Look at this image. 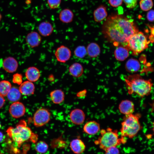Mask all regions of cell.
I'll return each mask as SVG.
<instances>
[{"mask_svg":"<svg viewBox=\"0 0 154 154\" xmlns=\"http://www.w3.org/2000/svg\"><path fill=\"white\" fill-rule=\"evenodd\" d=\"M25 76L28 81L32 82H35L40 78V73L37 68L34 66L30 67L26 70Z\"/></svg>","mask_w":154,"mask_h":154,"instance_id":"obj_18","label":"cell"},{"mask_svg":"<svg viewBox=\"0 0 154 154\" xmlns=\"http://www.w3.org/2000/svg\"><path fill=\"white\" fill-rule=\"evenodd\" d=\"M105 154H119V149L116 147H112L107 149L105 151Z\"/></svg>","mask_w":154,"mask_h":154,"instance_id":"obj_34","label":"cell"},{"mask_svg":"<svg viewBox=\"0 0 154 154\" xmlns=\"http://www.w3.org/2000/svg\"><path fill=\"white\" fill-rule=\"evenodd\" d=\"M146 17L149 21H154V10L151 9L148 11L146 15Z\"/></svg>","mask_w":154,"mask_h":154,"instance_id":"obj_36","label":"cell"},{"mask_svg":"<svg viewBox=\"0 0 154 154\" xmlns=\"http://www.w3.org/2000/svg\"><path fill=\"white\" fill-rule=\"evenodd\" d=\"M123 0H108V3L112 7H117L122 4Z\"/></svg>","mask_w":154,"mask_h":154,"instance_id":"obj_35","label":"cell"},{"mask_svg":"<svg viewBox=\"0 0 154 154\" xmlns=\"http://www.w3.org/2000/svg\"><path fill=\"white\" fill-rule=\"evenodd\" d=\"M100 129V125L95 121H91L86 122L84 125V131L88 134L93 135L97 133Z\"/></svg>","mask_w":154,"mask_h":154,"instance_id":"obj_14","label":"cell"},{"mask_svg":"<svg viewBox=\"0 0 154 154\" xmlns=\"http://www.w3.org/2000/svg\"><path fill=\"white\" fill-rule=\"evenodd\" d=\"M1 123L0 122V128H1Z\"/></svg>","mask_w":154,"mask_h":154,"instance_id":"obj_41","label":"cell"},{"mask_svg":"<svg viewBox=\"0 0 154 154\" xmlns=\"http://www.w3.org/2000/svg\"><path fill=\"white\" fill-rule=\"evenodd\" d=\"M3 139V135L2 132L0 131V142H1Z\"/></svg>","mask_w":154,"mask_h":154,"instance_id":"obj_38","label":"cell"},{"mask_svg":"<svg viewBox=\"0 0 154 154\" xmlns=\"http://www.w3.org/2000/svg\"><path fill=\"white\" fill-rule=\"evenodd\" d=\"M138 0H123L126 7L129 9H132L136 7Z\"/></svg>","mask_w":154,"mask_h":154,"instance_id":"obj_32","label":"cell"},{"mask_svg":"<svg viewBox=\"0 0 154 154\" xmlns=\"http://www.w3.org/2000/svg\"><path fill=\"white\" fill-rule=\"evenodd\" d=\"M50 96L52 102L55 104L61 103L64 100V94L61 89H56L51 92Z\"/></svg>","mask_w":154,"mask_h":154,"instance_id":"obj_21","label":"cell"},{"mask_svg":"<svg viewBox=\"0 0 154 154\" xmlns=\"http://www.w3.org/2000/svg\"><path fill=\"white\" fill-rule=\"evenodd\" d=\"M49 112L45 108L38 110L35 113L33 117V123L36 127L42 126L47 123L50 119Z\"/></svg>","mask_w":154,"mask_h":154,"instance_id":"obj_7","label":"cell"},{"mask_svg":"<svg viewBox=\"0 0 154 154\" xmlns=\"http://www.w3.org/2000/svg\"><path fill=\"white\" fill-rule=\"evenodd\" d=\"M1 17H2L1 15V14L0 13V21L1 20Z\"/></svg>","mask_w":154,"mask_h":154,"instance_id":"obj_40","label":"cell"},{"mask_svg":"<svg viewBox=\"0 0 154 154\" xmlns=\"http://www.w3.org/2000/svg\"><path fill=\"white\" fill-rule=\"evenodd\" d=\"M11 87V84L9 81L5 80L0 81V95L3 97L7 96Z\"/></svg>","mask_w":154,"mask_h":154,"instance_id":"obj_27","label":"cell"},{"mask_svg":"<svg viewBox=\"0 0 154 154\" xmlns=\"http://www.w3.org/2000/svg\"><path fill=\"white\" fill-rule=\"evenodd\" d=\"M128 93L137 94L141 97L149 95L153 84L151 79L146 80L138 74L130 75L125 79Z\"/></svg>","mask_w":154,"mask_h":154,"instance_id":"obj_2","label":"cell"},{"mask_svg":"<svg viewBox=\"0 0 154 154\" xmlns=\"http://www.w3.org/2000/svg\"><path fill=\"white\" fill-rule=\"evenodd\" d=\"M48 147V145L45 141H40L35 144V149L37 153H44L47 151Z\"/></svg>","mask_w":154,"mask_h":154,"instance_id":"obj_28","label":"cell"},{"mask_svg":"<svg viewBox=\"0 0 154 154\" xmlns=\"http://www.w3.org/2000/svg\"><path fill=\"white\" fill-rule=\"evenodd\" d=\"M25 108L22 103L16 102L12 104L9 108V112L14 118H18L23 116L25 114Z\"/></svg>","mask_w":154,"mask_h":154,"instance_id":"obj_9","label":"cell"},{"mask_svg":"<svg viewBox=\"0 0 154 154\" xmlns=\"http://www.w3.org/2000/svg\"><path fill=\"white\" fill-rule=\"evenodd\" d=\"M93 14L95 21L102 22L108 17L106 7L104 5H100L94 11Z\"/></svg>","mask_w":154,"mask_h":154,"instance_id":"obj_12","label":"cell"},{"mask_svg":"<svg viewBox=\"0 0 154 154\" xmlns=\"http://www.w3.org/2000/svg\"><path fill=\"white\" fill-rule=\"evenodd\" d=\"M3 66L5 71L9 73H13L17 70L18 67V63L14 58L9 57L3 60Z\"/></svg>","mask_w":154,"mask_h":154,"instance_id":"obj_13","label":"cell"},{"mask_svg":"<svg viewBox=\"0 0 154 154\" xmlns=\"http://www.w3.org/2000/svg\"><path fill=\"white\" fill-rule=\"evenodd\" d=\"M86 49L88 55L92 58L97 57L100 52L99 46L95 42H92L89 44Z\"/></svg>","mask_w":154,"mask_h":154,"instance_id":"obj_25","label":"cell"},{"mask_svg":"<svg viewBox=\"0 0 154 154\" xmlns=\"http://www.w3.org/2000/svg\"><path fill=\"white\" fill-rule=\"evenodd\" d=\"M125 68L127 71L135 72L138 71L139 70L140 64L137 60L133 58H130L126 62Z\"/></svg>","mask_w":154,"mask_h":154,"instance_id":"obj_23","label":"cell"},{"mask_svg":"<svg viewBox=\"0 0 154 154\" xmlns=\"http://www.w3.org/2000/svg\"><path fill=\"white\" fill-rule=\"evenodd\" d=\"M21 93L19 90L14 86L11 87L7 95L8 100L13 102L19 100L21 98Z\"/></svg>","mask_w":154,"mask_h":154,"instance_id":"obj_26","label":"cell"},{"mask_svg":"<svg viewBox=\"0 0 154 154\" xmlns=\"http://www.w3.org/2000/svg\"><path fill=\"white\" fill-rule=\"evenodd\" d=\"M126 141L125 137H119L117 130L108 127L101 130L100 135L94 141V143L105 151L110 147L125 143Z\"/></svg>","mask_w":154,"mask_h":154,"instance_id":"obj_4","label":"cell"},{"mask_svg":"<svg viewBox=\"0 0 154 154\" xmlns=\"http://www.w3.org/2000/svg\"><path fill=\"white\" fill-rule=\"evenodd\" d=\"M70 146L72 151L76 154L82 153L86 149V145L84 142L79 139L73 140L71 142Z\"/></svg>","mask_w":154,"mask_h":154,"instance_id":"obj_16","label":"cell"},{"mask_svg":"<svg viewBox=\"0 0 154 154\" xmlns=\"http://www.w3.org/2000/svg\"><path fill=\"white\" fill-rule=\"evenodd\" d=\"M54 55L58 62L65 63L70 59L71 52L70 50L67 47L64 45H61L57 48Z\"/></svg>","mask_w":154,"mask_h":154,"instance_id":"obj_8","label":"cell"},{"mask_svg":"<svg viewBox=\"0 0 154 154\" xmlns=\"http://www.w3.org/2000/svg\"><path fill=\"white\" fill-rule=\"evenodd\" d=\"M38 30L39 33L44 37H47L52 33L53 27L50 23L47 21L41 23L39 25Z\"/></svg>","mask_w":154,"mask_h":154,"instance_id":"obj_19","label":"cell"},{"mask_svg":"<svg viewBox=\"0 0 154 154\" xmlns=\"http://www.w3.org/2000/svg\"><path fill=\"white\" fill-rule=\"evenodd\" d=\"M103 33L114 44L126 43L139 31L133 19L121 14L114 13L108 16L102 25Z\"/></svg>","mask_w":154,"mask_h":154,"instance_id":"obj_1","label":"cell"},{"mask_svg":"<svg viewBox=\"0 0 154 154\" xmlns=\"http://www.w3.org/2000/svg\"><path fill=\"white\" fill-rule=\"evenodd\" d=\"M153 131L154 134V122H153Z\"/></svg>","mask_w":154,"mask_h":154,"instance_id":"obj_39","label":"cell"},{"mask_svg":"<svg viewBox=\"0 0 154 154\" xmlns=\"http://www.w3.org/2000/svg\"><path fill=\"white\" fill-rule=\"evenodd\" d=\"M69 71L72 76L78 78L80 77L83 73V68L82 65L78 63L72 64L69 67Z\"/></svg>","mask_w":154,"mask_h":154,"instance_id":"obj_22","label":"cell"},{"mask_svg":"<svg viewBox=\"0 0 154 154\" xmlns=\"http://www.w3.org/2000/svg\"><path fill=\"white\" fill-rule=\"evenodd\" d=\"M5 100L3 97L0 95V109L1 108L4 106Z\"/></svg>","mask_w":154,"mask_h":154,"instance_id":"obj_37","label":"cell"},{"mask_svg":"<svg viewBox=\"0 0 154 154\" xmlns=\"http://www.w3.org/2000/svg\"><path fill=\"white\" fill-rule=\"evenodd\" d=\"M141 116L139 113L125 115L120 129L121 137L132 138L137 135L141 128L139 121Z\"/></svg>","mask_w":154,"mask_h":154,"instance_id":"obj_5","label":"cell"},{"mask_svg":"<svg viewBox=\"0 0 154 154\" xmlns=\"http://www.w3.org/2000/svg\"><path fill=\"white\" fill-rule=\"evenodd\" d=\"M141 9L144 11L151 10L153 5L152 0H141L139 2Z\"/></svg>","mask_w":154,"mask_h":154,"instance_id":"obj_29","label":"cell"},{"mask_svg":"<svg viewBox=\"0 0 154 154\" xmlns=\"http://www.w3.org/2000/svg\"><path fill=\"white\" fill-rule=\"evenodd\" d=\"M70 117L73 123L79 125L84 122L85 119V115L82 110L76 109L71 111L70 114Z\"/></svg>","mask_w":154,"mask_h":154,"instance_id":"obj_10","label":"cell"},{"mask_svg":"<svg viewBox=\"0 0 154 154\" xmlns=\"http://www.w3.org/2000/svg\"><path fill=\"white\" fill-rule=\"evenodd\" d=\"M61 0H47V3L49 7L52 9L58 8L60 6Z\"/></svg>","mask_w":154,"mask_h":154,"instance_id":"obj_31","label":"cell"},{"mask_svg":"<svg viewBox=\"0 0 154 154\" xmlns=\"http://www.w3.org/2000/svg\"><path fill=\"white\" fill-rule=\"evenodd\" d=\"M74 53L76 57L83 58L86 56L87 53L86 49L83 46H79L75 48Z\"/></svg>","mask_w":154,"mask_h":154,"instance_id":"obj_30","label":"cell"},{"mask_svg":"<svg viewBox=\"0 0 154 154\" xmlns=\"http://www.w3.org/2000/svg\"><path fill=\"white\" fill-rule=\"evenodd\" d=\"M129 49L125 47L119 46L115 49L114 54L116 58L119 61H123L129 56Z\"/></svg>","mask_w":154,"mask_h":154,"instance_id":"obj_20","label":"cell"},{"mask_svg":"<svg viewBox=\"0 0 154 154\" xmlns=\"http://www.w3.org/2000/svg\"><path fill=\"white\" fill-rule=\"evenodd\" d=\"M126 43V47L136 55L147 48L149 42L143 33L138 31L132 35Z\"/></svg>","mask_w":154,"mask_h":154,"instance_id":"obj_6","label":"cell"},{"mask_svg":"<svg viewBox=\"0 0 154 154\" xmlns=\"http://www.w3.org/2000/svg\"><path fill=\"white\" fill-rule=\"evenodd\" d=\"M60 21L64 23H69L71 22L74 17L72 12L68 9H65L62 10L59 15Z\"/></svg>","mask_w":154,"mask_h":154,"instance_id":"obj_24","label":"cell"},{"mask_svg":"<svg viewBox=\"0 0 154 154\" xmlns=\"http://www.w3.org/2000/svg\"><path fill=\"white\" fill-rule=\"evenodd\" d=\"M13 82L18 85H21L22 82V75L20 74L16 73L13 76Z\"/></svg>","mask_w":154,"mask_h":154,"instance_id":"obj_33","label":"cell"},{"mask_svg":"<svg viewBox=\"0 0 154 154\" xmlns=\"http://www.w3.org/2000/svg\"><path fill=\"white\" fill-rule=\"evenodd\" d=\"M6 131L9 137L19 147L29 139L34 142L35 141L34 139L36 137L31 129L27 126L26 122L23 120L20 121L15 127H9Z\"/></svg>","mask_w":154,"mask_h":154,"instance_id":"obj_3","label":"cell"},{"mask_svg":"<svg viewBox=\"0 0 154 154\" xmlns=\"http://www.w3.org/2000/svg\"><path fill=\"white\" fill-rule=\"evenodd\" d=\"M119 110L122 114L127 115L132 114L134 110V106L131 100H125L122 101L119 104Z\"/></svg>","mask_w":154,"mask_h":154,"instance_id":"obj_11","label":"cell"},{"mask_svg":"<svg viewBox=\"0 0 154 154\" xmlns=\"http://www.w3.org/2000/svg\"><path fill=\"white\" fill-rule=\"evenodd\" d=\"M19 90L21 93L24 95L33 94L35 90V86L33 83L30 81L24 82L20 85Z\"/></svg>","mask_w":154,"mask_h":154,"instance_id":"obj_17","label":"cell"},{"mask_svg":"<svg viewBox=\"0 0 154 154\" xmlns=\"http://www.w3.org/2000/svg\"><path fill=\"white\" fill-rule=\"evenodd\" d=\"M26 41L30 47L34 48L38 46L40 43L41 38L37 32L35 31L31 32L27 35Z\"/></svg>","mask_w":154,"mask_h":154,"instance_id":"obj_15","label":"cell"}]
</instances>
